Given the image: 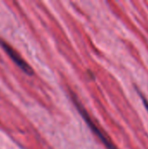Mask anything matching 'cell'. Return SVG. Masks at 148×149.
Segmentation results:
<instances>
[{
  "mask_svg": "<svg viewBox=\"0 0 148 149\" xmlns=\"http://www.w3.org/2000/svg\"><path fill=\"white\" fill-rule=\"evenodd\" d=\"M70 93V97L72 101L73 102L75 107L77 108L78 112L79 113V114L82 116L83 120L85 121V123L87 124V126L89 127V128L93 132V134L99 138V140L101 141V143L106 148V149H119L117 148V146L113 143V141L111 140V138L100 128L99 126H98V124L94 121V120L92 118V116L89 114V113L87 112V110L85 109V107L83 106V104L81 103V101L79 100L78 96L75 94V93H73L72 90H69Z\"/></svg>",
  "mask_w": 148,
  "mask_h": 149,
  "instance_id": "cell-1",
  "label": "cell"
},
{
  "mask_svg": "<svg viewBox=\"0 0 148 149\" xmlns=\"http://www.w3.org/2000/svg\"><path fill=\"white\" fill-rule=\"evenodd\" d=\"M0 45L10 57V58L16 64V65L18 66L25 74L29 76H31L33 74V70L31 65L19 55V53L12 46H10L6 41L2 38H0Z\"/></svg>",
  "mask_w": 148,
  "mask_h": 149,
  "instance_id": "cell-2",
  "label": "cell"
},
{
  "mask_svg": "<svg viewBox=\"0 0 148 149\" xmlns=\"http://www.w3.org/2000/svg\"><path fill=\"white\" fill-rule=\"evenodd\" d=\"M141 97H142V100H143V102H144V104H145V107H146V108H147V110L148 112V101L146 100L145 97H143V96H141Z\"/></svg>",
  "mask_w": 148,
  "mask_h": 149,
  "instance_id": "cell-3",
  "label": "cell"
}]
</instances>
